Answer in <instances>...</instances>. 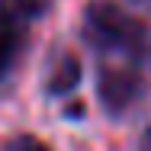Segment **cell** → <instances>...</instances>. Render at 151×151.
Instances as JSON below:
<instances>
[{"mask_svg":"<svg viewBox=\"0 0 151 151\" xmlns=\"http://www.w3.org/2000/svg\"><path fill=\"white\" fill-rule=\"evenodd\" d=\"M142 93H145V77L135 68H100V74H96V96H100V106L109 116L129 113L138 103Z\"/></svg>","mask_w":151,"mask_h":151,"instance_id":"3","label":"cell"},{"mask_svg":"<svg viewBox=\"0 0 151 151\" xmlns=\"http://www.w3.org/2000/svg\"><path fill=\"white\" fill-rule=\"evenodd\" d=\"M16 151H52V148H48L45 142H39V138H23Z\"/></svg>","mask_w":151,"mask_h":151,"instance_id":"5","label":"cell"},{"mask_svg":"<svg viewBox=\"0 0 151 151\" xmlns=\"http://www.w3.org/2000/svg\"><path fill=\"white\" fill-rule=\"evenodd\" d=\"M84 35L100 52H119L129 58H142L148 48V26L116 0H90L84 6Z\"/></svg>","mask_w":151,"mask_h":151,"instance_id":"1","label":"cell"},{"mask_svg":"<svg viewBox=\"0 0 151 151\" xmlns=\"http://www.w3.org/2000/svg\"><path fill=\"white\" fill-rule=\"evenodd\" d=\"M81 74H84V68H81V58H77V55H61V61L52 68V74H48L45 90L52 93V96H68V93L77 90Z\"/></svg>","mask_w":151,"mask_h":151,"instance_id":"4","label":"cell"},{"mask_svg":"<svg viewBox=\"0 0 151 151\" xmlns=\"http://www.w3.org/2000/svg\"><path fill=\"white\" fill-rule=\"evenodd\" d=\"M48 13V0H0V84L13 71L29 42V29L35 19Z\"/></svg>","mask_w":151,"mask_h":151,"instance_id":"2","label":"cell"},{"mask_svg":"<svg viewBox=\"0 0 151 151\" xmlns=\"http://www.w3.org/2000/svg\"><path fill=\"white\" fill-rule=\"evenodd\" d=\"M148 151H151V145H148Z\"/></svg>","mask_w":151,"mask_h":151,"instance_id":"6","label":"cell"}]
</instances>
